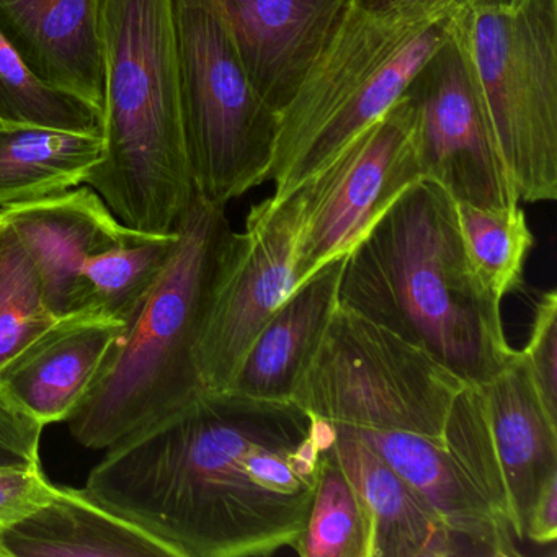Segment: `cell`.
<instances>
[{"label": "cell", "mask_w": 557, "mask_h": 557, "mask_svg": "<svg viewBox=\"0 0 557 557\" xmlns=\"http://www.w3.org/2000/svg\"><path fill=\"white\" fill-rule=\"evenodd\" d=\"M324 438L293 400L205 393L107 448L84 491L174 557L270 556L305 530Z\"/></svg>", "instance_id": "1"}, {"label": "cell", "mask_w": 557, "mask_h": 557, "mask_svg": "<svg viewBox=\"0 0 557 557\" xmlns=\"http://www.w3.org/2000/svg\"><path fill=\"white\" fill-rule=\"evenodd\" d=\"M466 391L425 351L337 306L293 403L354 430L442 517L462 557H515L513 528L488 507L459 456Z\"/></svg>", "instance_id": "2"}, {"label": "cell", "mask_w": 557, "mask_h": 557, "mask_svg": "<svg viewBox=\"0 0 557 557\" xmlns=\"http://www.w3.org/2000/svg\"><path fill=\"white\" fill-rule=\"evenodd\" d=\"M502 299L469 259L458 207L440 185H410L347 253L338 306L484 386L518 351Z\"/></svg>", "instance_id": "3"}, {"label": "cell", "mask_w": 557, "mask_h": 557, "mask_svg": "<svg viewBox=\"0 0 557 557\" xmlns=\"http://www.w3.org/2000/svg\"><path fill=\"white\" fill-rule=\"evenodd\" d=\"M103 152L84 185L138 233H175L195 195L172 0H102Z\"/></svg>", "instance_id": "4"}, {"label": "cell", "mask_w": 557, "mask_h": 557, "mask_svg": "<svg viewBox=\"0 0 557 557\" xmlns=\"http://www.w3.org/2000/svg\"><path fill=\"white\" fill-rule=\"evenodd\" d=\"M175 231L171 259L67 420L86 448H110L207 393L195 345L233 230L226 207L195 191Z\"/></svg>", "instance_id": "5"}, {"label": "cell", "mask_w": 557, "mask_h": 557, "mask_svg": "<svg viewBox=\"0 0 557 557\" xmlns=\"http://www.w3.org/2000/svg\"><path fill=\"white\" fill-rule=\"evenodd\" d=\"M455 9L438 0H355L278 113L269 181L283 198L380 120L448 34Z\"/></svg>", "instance_id": "6"}, {"label": "cell", "mask_w": 557, "mask_h": 557, "mask_svg": "<svg viewBox=\"0 0 557 557\" xmlns=\"http://www.w3.org/2000/svg\"><path fill=\"white\" fill-rule=\"evenodd\" d=\"M449 28L518 198L556 200L557 0H508L458 11Z\"/></svg>", "instance_id": "7"}, {"label": "cell", "mask_w": 557, "mask_h": 557, "mask_svg": "<svg viewBox=\"0 0 557 557\" xmlns=\"http://www.w3.org/2000/svg\"><path fill=\"white\" fill-rule=\"evenodd\" d=\"M195 191L214 203L269 182L278 115L247 73L220 0H172Z\"/></svg>", "instance_id": "8"}, {"label": "cell", "mask_w": 557, "mask_h": 557, "mask_svg": "<svg viewBox=\"0 0 557 557\" xmlns=\"http://www.w3.org/2000/svg\"><path fill=\"white\" fill-rule=\"evenodd\" d=\"M301 233L302 201L295 190L252 207L246 230L231 234L195 345L207 393L230 389L250 345L299 285Z\"/></svg>", "instance_id": "9"}, {"label": "cell", "mask_w": 557, "mask_h": 557, "mask_svg": "<svg viewBox=\"0 0 557 557\" xmlns=\"http://www.w3.org/2000/svg\"><path fill=\"white\" fill-rule=\"evenodd\" d=\"M419 181L412 109L404 92L334 161L296 188L302 201L298 283L329 260L350 252Z\"/></svg>", "instance_id": "10"}, {"label": "cell", "mask_w": 557, "mask_h": 557, "mask_svg": "<svg viewBox=\"0 0 557 557\" xmlns=\"http://www.w3.org/2000/svg\"><path fill=\"white\" fill-rule=\"evenodd\" d=\"M406 97L422 178L440 185L456 203L479 208L521 203L449 24L445 40L420 67Z\"/></svg>", "instance_id": "11"}, {"label": "cell", "mask_w": 557, "mask_h": 557, "mask_svg": "<svg viewBox=\"0 0 557 557\" xmlns=\"http://www.w3.org/2000/svg\"><path fill=\"white\" fill-rule=\"evenodd\" d=\"M125 327L96 306L54 319L0 367V387L45 426L67 422Z\"/></svg>", "instance_id": "12"}, {"label": "cell", "mask_w": 557, "mask_h": 557, "mask_svg": "<svg viewBox=\"0 0 557 557\" xmlns=\"http://www.w3.org/2000/svg\"><path fill=\"white\" fill-rule=\"evenodd\" d=\"M11 221L34 260L54 318L89 308L83 269L90 256L141 234L123 226L87 185L32 201Z\"/></svg>", "instance_id": "13"}, {"label": "cell", "mask_w": 557, "mask_h": 557, "mask_svg": "<svg viewBox=\"0 0 557 557\" xmlns=\"http://www.w3.org/2000/svg\"><path fill=\"white\" fill-rule=\"evenodd\" d=\"M355 0H220L250 81L278 115Z\"/></svg>", "instance_id": "14"}, {"label": "cell", "mask_w": 557, "mask_h": 557, "mask_svg": "<svg viewBox=\"0 0 557 557\" xmlns=\"http://www.w3.org/2000/svg\"><path fill=\"white\" fill-rule=\"evenodd\" d=\"M102 0H0V34L48 86L102 110Z\"/></svg>", "instance_id": "15"}, {"label": "cell", "mask_w": 557, "mask_h": 557, "mask_svg": "<svg viewBox=\"0 0 557 557\" xmlns=\"http://www.w3.org/2000/svg\"><path fill=\"white\" fill-rule=\"evenodd\" d=\"M479 387L507 488L511 527L518 540H524L534 500L557 478V422L547 416L521 351Z\"/></svg>", "instance_id": "16"}, {"label": "cell", "mask_w": 557, "mask_h": 557, "mask_svg": "<svg viewBox=\"0 0 557 557\" xmlns=\"http://www.w3.org/2000/svg\"><path fill=\"white\" fill-rule=\"evenodd\" d=\"M345 257L329 260L289 293L250 345L227 391L292 403L296 384L337 309Z\"/></svg>", "instance_id": "17"}, {"label": "cell", "mask_w": 557, "mask_h": 557, "mask_svg": "<svg viewBox=\"0 0 557 557\" xmlns=\"http://www.w3.org/2000/svg\"><path fill=\"white\" fill-rule=\"evenodd\" d=\"M324 425L325 448L373 515L374 557H462L445 521L406 479L354 430L341 423Z\"/></svg>", "instance_id": "18"}, {"label": "cell", "mask_w": 557, "mask_h": 557, "mask_svg": "<svg viewBox=\"0 0 557 557\" xmlns=\"http://www.w3.org/2000/svg\"><path fill=\"white\" fill-rule=\"evenodd\" d=\"M0 546L8 557H174L165 544L84 488L64 485L30 517L0 533Z\"/></svg>", "instance_id": "19"}, {"label": "cell", "mask_w": 557, "mask_h": 557, "mask_svg": "<svg viewBox=\"0 0 557 557\" xmlns=\"http://www.w3.org/2000/svg\"><path fill=\"white\" fill-rule=\"evenodd\" d=\"M102 152L100 133L0 126V201L24 203L81 187Z\"/></svg>", "instance_id": "20"}, {"label": "cell", "mask_w": 557, "mask_h": 557, "mask_svg": "<svg viewBox=\"0 0 557 557\" xmlns=\"http://www.w3.org/2000/svg\"><path fill=\"white\" fill-rule=\"evenodd\" d=\"M293 549L302 557H374L373 515L325 438L308 520Z\"/></svg>", "instance_id": "21"}, {"label": "cell", "mask_w": 557, "mask_h": 557, "mask_svg": "<svg viewBox=\"0 0 557 557\" xmlns=\"http://www.w3.org/2000/svg\"><path fill=\"white\" fill-rule=\"evenodd\" d=\"M175 240L177 231L141 233L90 256L83 269L90 306L128 322L171 259Z\"/></svg>", "instance_id": "22"}, {"label": "cell", "mask_w": 557, "mask_h": 557, "mask_svg": "<svg viewBox=\"0 0 557 557\" xmlns=\"http://www.w3.org/2000/svg\"><path fill=\"white\" fill-rule=\"evenodd\" d=\"M0 126L102 135V110L48 86L0 34Z\"/></svg>", "instance_id": "23"}, {"label": "cell", "mask_w": 557, "mask_h": 557, "mask_svg": "<svg viewBox=\"0 0 557 557\" xmlns=\"http://www.w3.org/2000/svg\"><path fill=\"white\" fill-rule=\"evenodd\" d=\"M469 259L485 285L504 296L523 288L524 263L534 237L520 205L479 208L456 203Z\"/></svg>", "instance_id": "24"}, {"label": "cell", "mask_w": 557, "mask_h": 557, "mask_svg": "<svg viewBox=\"0 0 557 557\" xmlns=\"http://www.w3.org/2000/svg\"><path fill=\"white\" fill-rule=\"evenodd\" d=\"M54 319L11 218L0 221V367Z\"/></svg>", "instance_id": "25"}, {"label": "cell", "mask_w": 557, "mask_h": 557, "mask_svg": "<svg viewBox=\"0 0 557 557\" xmlns=\"http://www.w3.org/2000/svg\"><path fill=\"white\" fill-rule=\"evenodd\" d=\"M537 396L550 420L557 422V292L541 295L534 309L527 347L521 351Z\"/></svg>", "instance_id": "26"}, {"label": "cell", "mask_w": 557, "mask_h": 557, "mask_svg": "<svg viewBox=\"0 0 557 557\" xmlns=\"http://www.w3.org/2000/svg\"><path fill=\"white\" fill-rule=\"evenodd\" d=\"M57 491L41 465L0 468V533L35 513Z\"/></svg>", "instance_id": "27"}, {"label": "cell", "mask_w": 557, "mask_h": 557, "mask_svg": "<svg viewBox=\"0 0 557 557\" xmlns=\"http://www.w3.org/2000/svg\"><path fill=\"white\" fill-rule=\"evenodd\" d=\"M45 425L0 387V468L41 465Z\"/></svg>", "instance_id": "28"}, {"label": "cell", "mask_w": 557, "mask_h": 557, "mask_svg": "<svg viewBox=\"0 0 557 557\" xmlns=\"http://www.w3.org/2000/svg\"><path fill=\"white\" fill-rule=\"evenodd\" d=\"M524 537L536 544H554L557 540V478L543 488L528 517Z\"/></svg>", "instance_id": "29"}, {"label": "cell", "mask_w": 557, "mask_h": 557, "mask_svg": "<svg viewBox=\"0 0 557 557\" xmlns=\"http://www.w3.org/2000/svg\"><path fill=\"white\" fill-rule=\"evenodd\" d=\"M370 5H394L404 4V2H413V0H363ZM445 4L451 5L455 11H472V9L488 8V5L504 4L508 0H438Z\"/></svg>", "instance_id": "30"}, {"label": "cell", "mask_w": 557, "mask_h": 557, "mask_svg": "<svg viewBox=\"0 0 557 557\" xmlns=\"http://www.w3.org/2000/svg\"><path fill=\"white\" fill-rule=\"evenodd\" d=\"M28 203H32V201H24V203H4V201H0V221L8 220Z\"/></svg>", "instance_id": "31"}, {"label": "cell", "mask_w": 557, "mask_h": 557, "mask_svg": "<svg viewBox=\"0 0 557 557\" xmlns=\"http://www.w3.org/2000/svg\"><path fill=\"white\" fill-rule=\"evenodd\" d=\"M0 557H8V554H5L4 547L0 546Z\"/></svg>", "instance_id": "32"}]
</instances>
